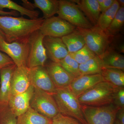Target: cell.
Listing matches in <instances>:
<instances>
[{"mask_svg": "<svg viewBox=\"0 0 124 124\" xmlns=\"http://www.w3.org/2000/svg\"><path fill=\"white\" fill-rule=\"evenodd\" d=\"M25 5L40 9L43 13L45 19L53 17L57 14L59 8V0H34V4H29L28 1H23Z\"/></svg>", "mask_w": 124, "mask_h": 124, "instance_id": "19", "label": "cell"}, {"mask_svg": "<svg viewBox=\"0 0 124 124\" xmlns=\"http://www.w3.org/2000/svg\"><path fill=\"white\" fill-rule=\"evenodd\" d=\"M45 67L52 81L57 88L68 87L75 78L58 63L52 62Z\"/></svg>", "mask_w": 124, "mask_h": 124, "instance_id": "16", "label": "cell"}, {"mask_svg": "<svg viewBox=\"0 0 124 124\" xmlns=\"http://www.w3.org/2000/svg\"><path fill=\"white\" fill-rule=\"evenodd\" d=\"M44 37L39 30L33 33L29 38V54L27 64L29 68L45 66L48 57L43 45Z\"/></svg>", "mask_w": 124, "mask_h": 124, "instance_id": "8", "label": "cell"}, {"mask_svg": "<svg viewBox=\"0 0 124 124\" xmlns=\"http://www.w3.org/2000/svg\"><path fill=\"white\" fill-rule=\"evenodd\" d=\"M34 90V87L31 85L24 93L10 96L8 107L16 117L22 115L30 107V102Z\"/></svg>", "mask_w": 124, "mask_h": 124, "instance_id": "14", "label": "cell"}, {"mask_svg": "<svg viewBox=\"0 0 124 124\" xmlns=\"http://www.w3.org/2000/svg\"><path fill=\"white\" fill-rule=\"evenodd\" d=\"M113 104L119 108H124V87H118L114 97Z\"/></svg>", "mask_w": 124, "mask_h": 124, "instance_id": "32", "label": "cell"}, {"mask_svg": "<svg viewBox=\"0 0 124 124\" xmlns=\"http://www.w3.org/2000/svg\"><path fill=\"white\" fill-rule=\"evenodd\" d=\"M114 124H122V123H121L117 119H116L115 121V123Z\"/></svg>", "mask_w": 124, "mask_h": 124, "instance_id": "39", "label": "cell"}, {"mask_svg": "<svg viewBox=\"0 0 124 124\" xmlns=\"http://www.w3.org/2000/svg\"></svg>", "mask_w": 124, "mask_h": 124, "instance_id": "40", "label": "cell"}, {"mask_svg": "<svg viewBox=\"0 0 124 124\" xmlns=\"http://www.w3.org/2000/svg\"><path fill=\"white\" fill-rule=\"evenodd\" d=\"M43 43L47 57L53 62L58 63L69 54L61 38L45 36Z\"/></svg>", "mask_w": 124, "mask_h": 124, "instance_id": "12", "label": "cell"}, {"mask_svg": "<svg viewBox=\"0 0 124 124\" xmlns=\"http://www.w3.org/2000/svg\"><path fill=\"white\" fill-rule=\"evenodd\" d=\"M116 119L122 124H124V108H120L117 111Z\"/></svg>", "mask_w": 124, "mask_h": 124, "instance_id": "35", "label": "cell"}, {"mask_svg": "<svg viewBox=\"0 0 124 124\" xmlns=\"http://www.w3.org/2000/svg\"><path fill=\"white\" fill-rule=\"evenodd\" d=\"M61 38L69 53L78 51L85 45L83 36L76 28L71 33Z\"/></svg>", "mask_w": 124, "mask_h": 124, "instance_id": "21", "label": "cell"}, {"mask_svg": "<svg viewBox=\"0 0 124 124\" xmlns=\"http://www.w3.org/2000/svg\"><path fill=\"white\" fill-rule=\"evenodd\" d=\"M31 85L53 95L57 88L54 84L45 66L29 68Z\"/></svg>", "mask_w": 124, "mask_h": 124, "instance_id": "11", "label": "cell"}, {"mask_svg": "<svg viewBox=\"0 0 124 124\" xmlns=\"http://www.w3.org/2000/svg\"><path fill=\"white\" fill-rule=\"evenodd\" d=\"M104 81L101 73L83 75L75 78L69 87L78 98L98 83Z\"/></svg>", "mask_w": 124, "mask_h": 124, "instance_id": "13", "label": "cell"}, {"mask_svg": "<svg viewBox=\"0 0 124 124\" xmlns=\"http://www.w3.org/2000/svg\"><path fill=\"white\" fill-rule=\"evenodd\" d=\"M105 68L102 60L97 55L79 66L81 75L100 74Z\"/></svg>", "mask_w": 124, "mask_h": 124, "instance_id": "22", "label": "cell"}, {"mask_svg": "<svg viewBox=\"0 0 124 124\" xmlns=\"http://www.w3.org/2000/svg\"><path fill=\"white\" fill-rule=\"evenodd\" d=\"M0 51L5 53L17 67L27 66L29 51V41L0 42Z\"/></svg>", "mask_w": 124, "mask_h": 124, "instance_id": "10", "label": "cell"}, {"mask_svg": "<svg viewBox=\"0 0 124 124\" xmlns=\"http://www.w3.org/2000/svg\"><path fill=\"white\" fill-rule=\"evenodd\" d=\"M101 13L106 11L113 5L116 0H97Z\"/></svg>", "mask_w": 124, "mask_h": 124, "instance_id": "34", "label": "cell"}, {"mask_svg": "<svg viewBox=\"0 0 124 124\" xmlns=\"http://www.w3.org/2000/svg\"><path fill=\"white\" fill-rule=\"evenodd\" d=\"M52 124H83L76 119L59 113L52 119Z\"/></svg>", "mask_w": 124, "mask_h": 124, "instance_id": "31", "label": "cell"}, {"mask_svg": "<svg viewBox=\"0 0 124 124\" xmlns=\"http://www.w3.org/2000/svg\"><path fill=\"white\" fill-rule=\"evenodd\" d=\"M81 107L87 124H114L119 109L113 103L100 107L81 104Z\"/></svg>", "mask_w": 124, "mask_h": 124, "instance_id": "5", "label": "cell"}, {"mask_svg": "<svg viewBox=\"0 0 124 124\" xmlns=\"http://www.w3.org/2000/svg\"><path fill=\"white\" fill-rule=\"evenodd\" d=\"M53 97L59 113L76 119L83 124H87L82 110L81 104L69 87L57 88Z\"/></svg>", "mask_w": 124, "mask_h": 124, "instance_id": "2", "label": "cell"}, {"mask_svg": "<svg viewBox=\"0 0 124 124\" xmlns=\"http://www.w3.org/2000/svg\"><path fill=\"white\" fill-rule=\"evenodd\" d=\"M17 118L8 106L0 107V124H17Z\"/></svg>", "mask_w": 124, "mask_h": 124, "instance_id": "30", "label": "cell"}, {"mask_svg": "<svg viewBox=\"0 0 124 124\" xmlns=\"http://www.w3.org/2000/svg\"><path fill=\"white\" fill-rule=\"evenodd\" d=\"M58 63L75 78L81 75L79 69V64L70 54Z\"/></svg>", "mask_w": 124, "mask_h": 124, "instance_id": "28", "label": "cell"}, {"mask_svg": "<svg viewBox=\"0 0 124 124\" xmlns=\"http://www.w3.org/2000/svg\"><path fill=\"white\" fill-rule=\"evenodd\" d=\"M15 64L12 59L5 54L0 52V69Z\"/></svg>", "mask_w": 124, "mask_h": 124, "instance_id": "33", "label": "cell"}, {"mask_svg": "<svg viewBox=\"0 0 124 124\" xmlns=\"http://www.w3.org/2000/svg\"><path fill=\"white\" fill-rule=\"evenodd\" d=\"M120 7L118 1L116 0L114 4L109 9L101 13L96 26L105 31L115 17Z\"/></svg>", "mask_w": 124, "mask_h": 124, "instance_id": "25", "label": "cell"}, {"mask_svg": "<svg viewBox=\"0 0 124 124\" xmlns=\"http://www.w3.org/2000/svg\"><path fill=\"white\" fill-rule=\"evenodd\" d=\"M119 4L120 7H124V0H117Z\"/></svg>", "mask_w": 124, "mask_h": 124, "instance_id": "38", "label": "cell"}, {"mask_svg": "<svg viewBox=\"0 0 124 124\" xmlns=\"http://www.w3.org/2000/svg\"><path fill=\"white\" fill-rule=\"evenodd\" d=\"M101 74L104 81L116 87H124V71L116 68H105Z\"/></svg>", "mask_w": 124, "mask_h": 124, "instance_id": "23", "label": "cell"}, {"mask_svg": "<svg viewBox=\"0 0 124 124\" xmlns=\"http://www.w3.org/2000/svg\"><path fill=\"white\" fill-rule=\"evenodd\" d=\"M118 87L102 81L85 92L78 99L83 105L100 107L113 103L114 94Z\"/></svg>", "mask_w": 124, "mask_h": 124, "instance_id": "3", "label": "cell"}, {"mask_svg": "<svg viewBox=\"0 0 124 124\" xmlns=\"http://www.w3.org/2000/svg\"><path fill=\"white\" fill-rule=\"evenodd\" d=\"M72 2L77 5L87 17L91 24L96 26L101 14L97 0H75Z\"/></svg>", "mask_w": 124, "mask_h": 124, "instance_id": "18", "label": "cell"}, {"mask_svg": "<svg viewBox=\"0 0 124 124\" xmlns=\"http://www.w3.org/2000/svg\"><path fill=\"white\" fill-rule=\"evenodd\" d=\"M16 66L13 64L0 70V107L8 106L11 96V78Z\"/></svg>", "mask_w": 124, "mask_h": 124, "instance_id": "17", "label": "cell"}, {"mask_svg": "<svg viewBox=\"0 0 124 124\" xmlns=\"http://www.w3.org/2000/svg\"><path fill=\"white\" fill-rule=\"evenodd\" d=\"M69 54L79 64L84 63L96 55L86 45L78 51Z\"/></svg>", "mask_w": 124, "mask_h": 124, "instance_id": "29", "label": "cell"}, {"mask_svg": "<svg viewBox=\"0 0 124 124\" xmlns=\"http://www.w3.org/2000/svg\"><path fill=\"white\" fill-rule=\"evenodd\" d=\"M52 119L38 113L31 107L22 115L18 116L17 124H52Z\"/></svg>", "mask_w": 124, "mask_h": 124, "instance_id": "20", "label": "cell"}, {"mask_svg": "<svg viewBox=\"0 0 124 124\" xmlns=\"http://www.w3.org/2000/svg\"><path fill=\"white\" fill-rule=\"evenodd\" d=\"M18 12L12 10L10 11H5L3 10H0V15L9 16H14L15 17L18 15Z\"/></svg>", "mask_w": 124, "mask_h": 124, "instance_id": "36", "label": "cell"}, {"mask_svg": "<svg viewBox=\"0 0 124 124\" xmlns=\"http://www.w3.org/2000/svg\"><path fill=\"white\" fill-rule=\"evenodd\" d=\"M58 16L76 28L88 29L93 26L75 3L71 1L59 0Z\"/></svg>", "mask_w": 124, "mask_h": 124, "instance_id": "6", "label": "cell"}, {"mask_svg": "<svg viewBox=\"0 0 124 124\" xmlns=\"http://www.w3.org/2000/svg\"><path fill=\"white\" fill-rule=\"evenodd\" d=\"M45 19L0 15V30L4 34L6 42H28L32 35L39 30Z\"/></svg>", "mask_w": 124, "mask_h": 124, "instance_id": "1", "label": "cell"}, {"mask_svg": "<svg viewBox=\"0 0 124 124\" xmlns=\"http://www.w3.org/2000/svg\"><path fill=\"white\" fill-rule=\"evenodd\" d=\"M30 107L40 115L51 119L60 113L53 95L35 88Z\"/></svg>", "mask_w": 124, "mask_h": 124, "instance_id": "7", "label": "cell"}, {"mask_svg": "<svg viewBox=\"0 0 124 124\" xmlns=\"http://www.w3.org/2000/svg\"><path fill=\"white\" fill-rule=\"evenodd\" d=\"M31 85L29 68L16 67L11 78V95L24 93Z\"/></svg>", "mask_w": 124, "mask_h": 124, "instance_id": "15", "label": "cell"}, {"mask_svg": "<svg viewBox=\"0 0 124 124\" xmlns=\"http://www.w3.org/2000/svg\"><path fill=\"white\" fill-rule=\"evenodd\" d=\"M4 41H6V39L4 34L0 30V42H1Z\"/></svg>", "mask_w": 124, "mask_h": 124, "instance_id": "37", "label": "cell"}, {"mask_svg": "<svg viewBox=\"0 0 124 124\" xmlns=\"http://www.w3.org/2000/svg\"><path fill=\"white\" fill-rule=\"evenodd\" d=\"M8 8L20 13L22 16L26 15L30 19H36L39 17V12L37 10L31 9L21 6L10 0H0V10Z\"/></svg>", "mask_w": 124, "mask_h": 124, "instance_id": "24", "label": "cell"}, {"mask_svg": "<svg viewBox=\"0 0 124 124\" xmlns=\"http://www.w3.org/2000/svg\"><path fill=\"white\" fill-rule=\"evenodd\" d=\"M124 23V7H120L115 17L105 32L108 36L113 37L120 31Z\"/></svg>", "mask_w": 124, "mask_h": 124, "instance_id": "27", "label": "cell"}, {"mask_svg": "<svg viewBox=\"0 0 124 124\" xmlns=\"http://www.w3.org/2000/svg\"><path fill=\"white\" fill-rule=\"evenodd\" d=\"M76 28L58 16H54L45 19L39 31L44 36L62 38L72 32Z\"/></svg>", "mask_w": 124, "mask_h": 124, "instance_id": "9", "label": "cell"}, {"mask_svg": "<svg viewBox=\"0 0 124 124\" xmlns=\"http://www.w3.org/2000/svg\"><path fill=\"white\" fill-rule=\"evenodd\" d=\"M106 68H116L124 71V55L114 51H108L102 59Z\"/></svg>", "mask_w": 124, "mask_h": 124, "instance_id": "26", "label": "cell"}, {"mask_svg": "<svg viewBox=\"0 0 124 124\" xmlns=\"http://www.w3.org/2000/svg\"><path fill=\"white\" fill-rule=\"evenodd\" d=\"M82 34L85 45L95 55L102 59L107 52L111 37L96 26L88 29L76 28Z\"/></svg>", "mask_w": 124, "mask_h": 124, "instance_id": "4", "label": "cell"}]
</instances>
